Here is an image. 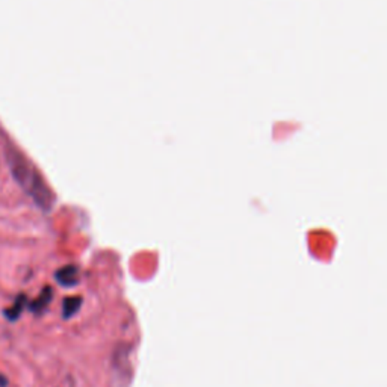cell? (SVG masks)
<instances>
[{"instance_id":"1","label":"cell","mask_w":387,"mask_h":387,"mask_svg":"<svg viewBox=\"0 0 387 387\" xmlns=\"http://www.w3.org/2000/svg\"><path fill=\"white\" fill-rule=\"evenodd\" d=\"M6 156L14 179L34 198L39 207L44 209V211H50L55 203V196L52 189L48 188V185L44 182L41 174L38 173V169L26 158L20 155L17 150L8 149Z\"/></svg>"},{"instance_id":"2","label":"cell","mask_w":387,"mask_h":387,"mask_svg":"<svg viewBox=\"0 0 387 387\" xmlns=\"http://www.w3.org/2000/svg\"><path fill=\"white\" fill-rule=\"evenodd\" d=\"M55 279L64 287H73L79 283V270L75 265H67L58 270L55 274Z\"/></svg>"},{"instance_id":"3","label":"cell","mask_w":387,"mask_h":387,"mask_svg":"<svg viewBox=\"0 0 387 387\" xmlns=\"http://www.w3.org/2000/svg\"><path fill=\"white\" fill-rule=\"evenodd\" d=\"M52 298H53V289L50 286H46L41 294L38 295V298H35L34 301L29 304V310L35 314H43L48 305L52 303Z\"/></svg>"},{"instance_id":"4","label":"cell","mask_w":387,"mask_h":387,"mask_svg":"<svg viewBox=\"0 0 387 387\" xmlns=\"http://www.w3.org/2000/svg\"><path fill=\"white\" fill-rule=\"evenodd\" d=\"M82 308V296H67L62 303V318L70 319Z\"/></svg>"},{"instance_id":"5","label":"cell","mask_w":387,"mask_h":387,"mask_svg":"<svg viewBox=\"0 0 387 387\" xmlns=\"http://www.w3.org/2000/svg\"><path fill=\"white\" fill-rule=\"evenodd\" d=\"M26 303H28L26 295H19L17 298H15V301L12 303L11 308L5 310V317H6V319H10V321L19 319L21 312L24 310V305H26Z\"/></svg>"},{"instance_id":"6","label":"cell","mask_w":387,"mask_h":387,"mask_svg":"<svg viewBox=\"0 0 387 387\" xmlns=\"http://www.w3.org/2000/svg\"><path fill=\"white\" fill-rule=\"evenodd\" d=\"M8 384H10L8 378L3 374H0V387H8Z\"/></svg>"}]
</instances>
